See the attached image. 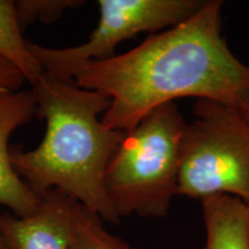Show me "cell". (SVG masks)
<instances>
[{"label": "cell", "mask_w": 249, "mask_h": 249, "mask_svg": "<svg viewBox=\"0 0 249 249\" xmlns=\"http://www.w3.org/2000/svg\"><path fill=\"white\" fill-rule=\"evenodd\" d=\"M223 6L222 0H204L178 26L128 52L81 67L74 82L111 99L103 124L126 133L154 108L187 97L244 111L249 102V66L223 37Z\"/></svg>", "instance_id": "cell-1"}, {"label": "cell", "mask_w": 249, "mask_h": 249, "mask_svg": "<svg viewBox=\"0 0 249 249\" xmlns=\"http://www.w3.org/2000/svg\"><path fill=\"white\" fill-rule=\"evenodd\" d=\"M37 113L46 121L45 135L33 150L11 148L15 172L36 194L58 189L102 218L119 224L104 186L107 164L124 133L108 128L101 114L111 99L81 88L74 81L44 73L31 85Z\"/></svg>", "instance_id": "cell-2"}, {"label": "cell", "mask_w": 249, "mask_h": 249, "mask_svg": "<svg viewBox=\"0 0 249 249\" xmlns=\"http://www.w3.org/2000/svg\"><path fill=\"white\" fill-rule=\"evenodd\" d=\"M186 121L174 102L156 107L124 133L104 177L118 217L164 218L178 192Z\"/></svg>", "instance_id": "cell-3"}, {"label": "cell", "mask_w": 249, "mask_h": 249, "mask_svg": "<svg viewBox=\"0 0 249 249\" xmlns=\"http://www.w3.org/2000/svg\"><path fill=\"white\" fill-rule=\"evenodd\" d=\"M186 124L177 195L204 200L230 195L249 207V123L242 111L196 99Z\"/></svg>", "instance_id": "cell-4"}, {"label": "cell", "mask_w": 249, "mask_h": 249, "mask_svg": "<svg viewBox=\"0 0 249 249\" xmlns=\"http://www.w3.org/2000/svg\"><path fill=\"white\" fill-rule=\"evenodd\" d=\"M204 0H98L97 27L82 44L53 49L29 42L46 75L73 81L76 71L92 61L113 57L124 40L141 33L170 29L200 9Z\"/></svg>", "instance_id": "cell-5"}, {"label": "cell", "mask_w": 249, "mask_h": 249, "mask_svg": "<svg viewBox=\"0 0 249 249\" xmlns=\"http://www.w3.org/2000/svg\"><path fill=\"white\" fill-rule=\"evenodd\" d=\"M39 196V205L28 216L0 214L8 249H76L81 204L58 189Z\"/></svg>", "instance_id": "cell-6"}, {"label": "cell", "mask_w": 249, "mask_h": 249, "mask_svg": "<svg viewBox=\"0 0 249 249\" xmlns=\"http://www.w3.org/2000/svg\"><path fill=\"white\" fill-rule=\"evenodd\" d=\"M37 113L31 91L0 89V205L17 216H28L39 205L36 194L15 172L11 163L9 139L18 128Z\"/></svg>", "instance_id": "cell-7"}, {"label": "cell", "mask_w": 249, "mask_h": 249, "mask_svg": "<svg viewBox=\"0 0 249 249\" xmlns=\"http://www.w3.org/2000/svg\"><path fill=\"white\" fill-rule=\"evenodd\" d=\"M205 229L203 249H249V207L230 195L201 201Z\"/></svg>", "instance_id": "cell-8"}, {"label": "cell", "mask_w": 249, "mask_h": 249, "mask_svg": "<svg viewBox=\"0 0 249 249\" xmlns=\"http://www.w3.org/2000/svg\"><path fill=\"white\" fill-rule=\"evenodd\" d=\"M0 58L18 68L30 85L44 75L29 42L23 38L14 0H0Z\"/></svg>", "instance_id": "cell-9"}, {"label": "cell", "mask_w": 249, "mask_h": 249, "mask_svg": "<svg viewBox=\"0 0 249 249\" xmlns=\"http://www.w3.org/2000/svg\"><path fill=\"white\" fill-rule=\"evenodd\" d=\"M76 249H138L113 235L102 218L81 205L77 218Z\"/></svg>", "instance_id": "cell-10"}, {"label": "cell", "mask_w": 249, "mask_h": 249, "mask_svg": "<svg viewBox=\"0 0 249 249\" xmlns=\"http://www.w3.org/2000/svg\"><path fill=\"white\" fill-rule=\"evenodd\" d=\"M85 4L81 0H18L15 9L21 28H26L36 20L42 22H53L67 9L79 7Z\"/></svg>", "instance_id": "cell-11"}, {"label": "cell", "mask_w": 249, "mask_h": 249, "mask_svg": "<svg viewBox=\"0 0 249 249\" xmlns=\"http://www.w3.org/2000/svg\"><path fill=\"white\" fill-rule=\"evenodd\" d=\"M26 79L21 71L8 61L0 58V89L20 90Z\"/></svg>", "instance_id": "cell-12"}, {"label": "cell", "mask_w": 249, "mask_h": 249, "mask_svg": "<svg viewBox=\"0 0 249 249\" xmlns=\"http://www.w3.org/2000/svg\"><path fill=\"white\" fill-rule=\"evenodd\" d=\"M0 249H8V246L6 244L4 234H2L1 227H0Z\"/></svg>", "instance_id": "cell-13"}, {"label": "cell", "mask_w": 249, "mask_h": 249, "mask_svg": "<svg viewBox=\"0 0 249 249\" xmlns=\"http://www.w3.org/2000/svg\"><path fill=\"white\" fill-rule=\"evenodd\" d=\"M242 113H244L245 118H246V119H247V121H248V123H249V102H248L247 107H246L245 110L242 111Z\"/></svg>", "instance_id": "cell-14"}]
</instances>
